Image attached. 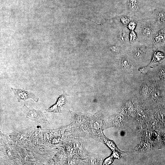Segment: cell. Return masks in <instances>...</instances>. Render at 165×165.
<instances>
[{
  "mask_svg": "<svg viewBox=\"0 0 165 165\" xmlns=\"http://www.w3.org/2000/svg\"><path fill=\"white\" fill-rule=\"evenodd\" d=\"M153 46L156 48V49L153 47L151 62L155 63L159 62L161 61L165 58V55L163 53L158 51L156 47Z\"/></svg>",
  "mask_w": 165,
  "mask_h": 165,
  "instance_id": "52a82bcc",
  "label": "cell"
},
{
  "mask_svg": "<svg viewBox=\"0 0 165 165\" xmlns=\"http://www.w3.org/2000/svg\"><path fill=\"white\" fill-rule=\"evenodd\" d=\"M11 89L19 102L22 100L25 101L29 99H32L37 102L39 101L38 97L32 92L25 90L23 88L20 89L11 88Z\"/></svg>",
  "mask_w": 165,
  "mask_h": 165,
  "instance_id": "277c9868",
  "label": "cell"
},
{
  "mask_svg": "<svg viewBox=\"0 0 165 165\" xmlns=\"http://www.w3.org/2000/svg\"><path fill=\"white\" fill-rule=\"evenodd\" d=\"M137 20H132L128 24L127 27L130 31L135 30L137 26Z\"/></svg>",
  "mask_w": 165,
  "mask_h": 165,
  "instance_id": "4fadbf2b",
  "label": "cell"
},
{
  "mask_svg": "<svg viewBox=\"0 0 165 165\" xmlns=\"http://www.w3.org/2000/svg\"><path fill=\"white\" fill-rule=\"evenodd\" d=\"M165 41V34L161 30H160L154 35L153 40V46H156L159 44H162Z\"/></svg>",
  "mask_w": 165,
  "mask_h": 165,
  "instance_id": "ba28073f",
  "label": "cell"
},
{
  "mask_svg": "<svg viewBox=\"0 0 165 165\" xmlns=\"http://www.w3.org/2000/svg\"><path fill=\"white\" fill-rule=\"evenodd\" d=\"M134 62L127 53H124L121 57L120 65L123 69L126 72L131 71L133 63Z\"/></svg>",
  "mask_w": 165,
  "mask_h": 165,
  "instance_id": "8992f818",
  "label": "cell"
},
{
  "mask_svg": "<svg viewBox=\"0 0 165 165\" xmlns=\"http://www.w3.org/2000/svg\"><path fill=\"white\" fill-rule=\"evenodd\" d=\"M109 49L113 54L117 55L122 54L123 50L127 52L122 47L118 45H112L109 47Z\"/></svg>",
  "mask_w": 165,
  "mask_h": 165,
  "instance_id": "30bf717a",
  "label": "cell"
},
{
  "mask_svg": "<svg viewBox=\"0 0 165 165\" xmlns=\"http://www.w3.org/2000/svg\"><path fill=\"white\" fill-rule=\"evenodd\" d=\"M66 101V95L64 93L63 95L59 97L56 104L51 106L48 109L45 110L44 113L60 112L61 107L65 104Z\"/></svg>",
  "mask_w": 165,
  "mask_h": 165,
  "instance_id": "5b68a950",
  "label": "cell"
},
{
  "mask_svg": "<svg viewBox=\"0 0 165 165\" xmlns=\"http://www.w3.org/2000/svg\"><path fill=\"white\" fill-rule=\"evenodd\" d=\"M137 39V35L135 31H130L129 34V39L131 45L136 42Z\"/></svg>",
  "mask_w": 165,
  "mask_h": 165,
  "instance_id": "7c38bea8",
  "label": "cell"
},
{
  "mask_svg": "<svg viewBox=\"0 0 165 165\" xmlns=\"http://www.w3.org/2000/svg\"><path fill=\"white\" fill-rule=\"evenodd\" d=\"M23 111L26 118L41 124L49 122L44 113L41 111L36 110L32 107H28L25 102L23 107Z\"/></svg>",
  "mask_w": 165,
  "mask_h": 165,
  "instance_id": "3957f363",
  "label": "cell"
},
{
  "mask_svg": "<svg viewBox=\"0 0 165 165\" xmlns=\"http://www.w3.org/2000/svg\"><path fill=\"white\" fill-rule=\"evenodd\" d=\"M160 27L156 19L153 17L138 20L134 30L137 36V40L153 45V37L159 31Z\"/></svg>",
  "mask_w": 165,
  "mask_h": 165,
  "instance_id": "6da1fadb",
  "label": "cell"
},
{
  "mask_svg": "<svg viewBox=\"0 0 165 165\" xmlns=\"http://www.w3.org/2000/svg\"><path fill=\"white\" fill-rule=\"evenodd\" d=\"M157 79L160 83L158 84L161 87V85H165V67L160 68L157 72Z\"/></svg>",
  "mask_w": 165,
  "mask_h": 165,
  "instance_id": "9c48e42d",
  "label": "cell"
},
{
  "mask_svg": "<svg viewBox=\"0 0 165 165\" xmlns=\"http://www.w3.org/2000/svg\"><path fill=\"white\" fill-rule=\"evenodd\" d=\"M119 18L122 24L126 27H127L128 24L133 20L130 16L126 15H122Z\"/></svg>",
  "mask_w": 165,
  "mask_h": 165,
  "instance_id": "8fae6325",
  "label": "cell"
},
{
  "mask_svg": "<svg viewBox=\"0 0 165 165\" xmlns=\"http://www.w3.org/2000/svg\"><path fill=\"white\" fill-rule=\"evenodd\" d=\"M153 45L137 40L131 45L127 53L134 62L147 63L152 59Z\"/></svg>",
  "mask_w": 165,
  "mask_h": 165,
  "instance_id": "7a4b0ae2",
  "label": "cell"
}]
</instances>
